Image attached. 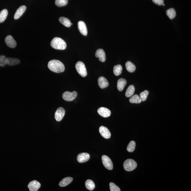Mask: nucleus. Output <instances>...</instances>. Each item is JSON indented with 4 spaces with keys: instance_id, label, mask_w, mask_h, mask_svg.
Wrapping results in <instances>:
<instances>
[{
    "instance_id": "1",
    "label": "nucleus",
    "mask_w": 191,
    "mask_h": 191,
    "mask_svg": "<svg viewBox=\"0 0 191 191\" xmlns=\"http://www.w3.org/2000/svg\"><path fill=\"white\" fill-rule=\"evenodd\" d=\"M48 67L50 70L56 73H61L64 71V65L60 61L53 60L50 61L48 64Z\"/></svg>"
},
{
    "instance_id": "2",
    "label": "nucleus",
    "mask_w": 191,
    "mask_h": 191,
    "mask_svg": "<svg viewBox=\"0 0 191 191\" xmlns=\"http://www.w3.org/2000/svg\"><path fill=\"white\" fill-rule=\"evenodd\" d=\"M51 45L53 48L56 49L63 50L67 47V44L65 41L61 38L55 37L51 41Z\"/></svg>"
},
{
    "instance_id": "3",
    "label": "nucleus",
    "mask_w": 191,
    "mask_h": 191,
    "mask_svg": "<svg viewBox=\"0 0 191 191\" xmlns=\"http://www.w3.org/2000/svg\"><path fill=\"white\" fill-rule=\"evenodd\" d=\"M137 167V163L133 159H127L124 163V168L127 171H132L135 169Z\"/></svg>"
},
{
    "instance_id": "4",
    "label": "nucleus",
    "mask_w": 191,
    "mask_h": 191,
    "mask_svg": "<svg viewBox=\"0 0 191 191\" xmlns=\"http://www.w3.org/2000/svg\"><path fill=\"white\" fill-rule=\"evenodd\" d=\"M77 71L81 76L85 77L87 75V72L85 64L81 61H78L75 65Z\"/></svg>"
},
{
    "instance_id": "5",
    "label": "nucleus",
    "mask_w": 191,
    "mask_h": 191,
    "mask_svg": "<svg viewBox=\"0 0 191 191\" xmlns=\"http://www.w3.org/2000/svg\"><path fill=\"white\" fill-rule=\"evenodd\" d=\"M77 96V93L76 91L72 92L69 91L65 92L63 95V97L64 100L67 101H72L76 98Z\"/></svg>"
},
{
    "instance_id": "6",
    "label": "nucleus",
    "mask_w": 191,
    "mask_h": 191,
    "mask_svg": "<svg viewBox=\"0 0 191 191\" xmlns=\"http://www.w3.org/2000/svg\"><path fill=\"white\" fill-rule=\"evenodd\" d=\"M102 161L104 166L108 170L113 169V164L110 158L106 155H103L102 157Z\"/></svg>"
},
{
    "instance_id": "7",
    "label": "nucleus",
    "mask_w": 191,
    "mask_h": 191,
    "mask_svg": "<svg viewBox=\"0 0 191 191\" xmlns=\"http://www.w3.org/2000/svg\"><path fill=\"white\" fill-rule=\"evenodd\" d=\"M5 41L7 45L10 48H15L17 45L16 41L11 35L7 36L5 38Z\"/></svg>"
},
{
    "instance_id": "8",
    "label": "nucleus",
    "mask_w": 191,
    "mask_h": 191,
    "mask_svg": "<svg viewBox=\"0 0 191 191\" xmlns=\"http://www.w3.org/2000/svg\"><path fill=\"white\" fill-rule=\"evenodd\" d=\"M41 186V184L35 180L31 182L28 185V187L30 191H38Z\"/></svg>"
},
{
    "instance_id": "9",
    "label": "nucleus",
    "mask_w": 191,
    "mask_h": 191,
    "mask_svg": "<svg viewBox=\"0 0 191 191\" xmlns=\"http://www.w3.org/2000/svg\"><path fill=\"white\" fill-rule=\"evenodd\" d=\"M65 113V109L62 107L57 109L55 113V119L56 121H60L63 119Z\"/></svg>"
},
{
    "instance_id": "10",
    "label": "nucleus",
    "mask_w": 191,
    "mask_h": 191,
    "mask_svg": "<svg viewBox=\"0 0 191 191\" xmlns=\"http://www.w3.org/2000/svg\"><path fill=\"white\" fill-rule=\"evenodd\" d=\"M78 28L79 32L82 35L87 36L88 35V30L86 25L84 22L79 21L78 22Z\"/></svg>"
},
{
    "instance_id": "11",
    "label": "nucleus",
    "mask_w": 191,
    "mask_h": 191,
    "mask_svg": "<svg viewBox=\"0 0 191 191\" xmlns=\"http://www.w3.org/2000/svg\"><path fill=\"white\" fill-rule=\"evenodd\" d=\"M99 132L101 136L105 138L109 139L111 137L110 132L106 127L100 126L99 128Z\"/></svg>"
},
{
    "instance_id": "12",
    "label": "nucleus",
    "mask_w": 191,
    "mask_h": 191,
    "mask_svg": "<svg viewBox=\"0 0 191 191\" xmlns=\"http://www.w3.org/2000/svg\"><path fill=\"white\" fill-rule=\"evenodd\" d=\"M99 114L104 118L109 117L111 115V112L109 109L104 107L99 108L97 111Z\"/></svg>"
},
{
    "instance_id": "13",
    "label": "nucleus",
    "mask_w": 191,
    "mask_h": 191,
    "mask_svg": "<svg viewBox=\"0 0 191 191\" xmlns=\"http://www.w3.org/2000/svg\"><path fill=\"white\" fill-rule=\"evenodd\" d=\"M90 155L86 152H83L79 154L77 156V160L80 163L87 162L89 160Z\"/></svg>"
},
{
    "instance_id": "14",
    "label": "nucleus",
    "mask_w": 191,
    "mask_h": 191,
    "mask_svg": "<svg viewBox=\"0 0 191 191\" xmlns=\"http://www.w3.org/2000/svg\"><path fill=\"white\" fill-rule=\"evenodd\" d=\"M95 56L98 58L99 60L102 62H104L106 60V54L102 49H99L96 51Z\"/></svg>"
},
{
    "instance_id": "15",
    "label": "nucleus",
    "mask_w": 191,
    "mask_h": 191,
    "mask_svg": "<svg viewBox=\"0 0 191 191\" xmlns=\"http://www.w3.org/2000/svg\"><path fill=\"white\" fill-rule=\"evenodd\" d=\"M26 7L25 5H22L17 9L14 16V19L15 20L20 18L26 11Z\"/></svg>"
},
{
    "instance_id": "16",
    "label": "nucleus",
    "mask_w": 191,
    "mask_h": 191,
    "mask_svg": "<svg viewBox=\"0 0 191 191\" xmlns=\"http://www.w3.org/2000/svg\"><path fill=\"white\" fill-rule=\"evenodd\" d=\"M98 84L99 86L101 89H104L108 87L109 85V83L106 78L103 77H99L98 80Z\"/></svg>"
},
{
    "instance_id": "17",
    "label": "nucleus",
    "mask_w": 191,
    "mask_h": 191,
    "mask_svg": "<svg viewBox=\"0 0 191 191\" xmlns=\"http://www.w3.org/2000/svg\"><path fill=\"white\" fill-rule=\"evenodd\" d=\"M20 63V61L18 59L10 57L6 59V64L9 66H14L19 64Z\"/></svg>"
},
{
    "instance_id": "18",
    "label": "nucleus",
    "mask_w": 191,
    "mask_h": 191,
    "mask_svg": "<svg viewBox=\"0 0 191 191\" xmlns=\"http://www.w3.org/2000/svg\"><path fill=\"white\" fill-rule=\"evenodd\" d=\"M127 84V81L124 78H120L118 80L117 82V88L119 91H122Z\"/></svg>"
},
{
    "instance_id": "19",
    "label": "nucleus",
    "mask_w": 191,
    "mask_h": 191,
    "mask_svg": "<svg viewBox=\"0 0 191 191\" xmlns=\"http://www.w3.org/2000/svg\"><path fill=\"white\" fill-rule=\"evenodd\" d=\"M73 180L72 177H67L63 178L59 183L61 187H65L70 184Z\"/></svg>"
},
{
    "instance_id": "20",
    "label": "nucleus",
    "mask_w": 191,
    "mask_h": 191,
    "mask_svg": "<svg viewBox=\"0 0 191 191\" xmlns=\"http://www.w3.org/2000/svg\"><path fill=\"white\" fill-rule=\"evenodd\" d=\"M59 21L61 23L66 27H70L71 25H72L70 20L66 17H60L59 18Z\"/></svg>"
},
{
    "instance_id": "21",
    "label": "nucleus",
    "mask_w": 191,
    "mask_h": 191,
    "mask_svg": "<svg viewBox=\"0 0 191 191\" xmlns=\"http://www.w3.org/2000/svg\"><path fill=\"white\" fill-rule=\"evenodd\" d=\"M126 67L129 72L132 73L135 71L136 68L134 64L130 61H127L126 63Z\"/></svg>"
},
{
    "instance_id": "22",
    "label": "nucleus",
    "mask_w": 191,
    "mask_h": 191,
    "mask_svg": "<svg viewBox=\"0 0 191 191\" xmlns=\"http://www.w3.org/2000/svg\"><path fill=\"white\" fill-rule=\"evenodd\" d=\"M8 15V11L6 9L1 10L0 12V23H2L5 21Z\"/></svg>"
},
{
    "instance_id": "23",
    "label": "nucleus",
    "mask_w": 191,
    "mask_h": 191,
    "mask_svg": "<svg viewBox=\"0 0 191 191\" xmlns=\"http://www.w3.org/2000/svg\"><path fill=\"white\" fill-rule=\"evenodd\" d=\"M135 91V88L133 85H130L127 88L126 92L125 93V96L126 97H129L134 95Z\"/></svg>"
},
{
    "instance_id": "24",
    "label": "nucleus",
    "mask_w": 191,
    "mask_h": 191,
    "mask_svg": "<svg viewBox=\"0 0 191 191\" xmlns=\"http://www.w3.org/2000/svg\"><path fill=\"white\" fill-rule=\"evenodd\" d=\"M85 186L89 190L92 191L95 188V184L93 180H87L85 182Z\"/></svg>"
},
{
    "instance_id": "25",
    "label": "nucleus",
    "mask_w": 191,
    "mask_h": 191,
    "mask_svg": "<svg viewBox=\"0 0 191 191\" xmlns=\"http://www.w3.org/2000/svg\"><path fill=\"white\" fill-rule=\"evenodd\" d=\"M130 103H140L141 102L142 100L140 96L137 95H132L129 100Z\"/></svg>"
},
{
    "instance_id": "26",
    "label": "nucleus",
    "mask_w": 191,
    "mask_h": 191,
    "mask_svg": "<svg viewBox=\"0 0 191 191\" xmlns=\"http://www.w3.org/2000/svg\"><path fill=\"white\" fill-rule=\"evenodd\" d=\"M122 68L121 65H118L114 67L113 72L116 76H118L122 73Z\"/></svg>"
},
{
    "instance_id": "27",
    "label": "nucleus",
    "mask_w": 191,
    "mask_h": 191,
    "mask_svg": "<svg viewBox=\"0 0 191 191\" xmlns=\"http://www.w3.org/2000/svg\"><path fill=\"white\" fill-rule=\"evenodd\" d=\"M166 14L170 19H173L175 17L176 12L174 8H170L167 10Z\"/></svg>"
},
{
    "instance_id": "28",
    "label": "nucleus",
    "mask_w": 191,
    "mask_h": 191,
    "mask_svg": "<svg viewBox=\"0 0 191 191\" xmlns=\"http://www.w3.org/2000/svg\"><path fill=\"white\" fill-rule=\"evenodd\" d=\"M135 142L134 141H131L128 144L127 146V150L129 152H132L135 150Z\"/></svg>"
},
{
    "instance_id": "29",
    "label": "nucleus",
    "mask_w": 191,
    "mask_h": 191,
    "mask_svg": "<svg viewBox=\"0 0 191 191\" xmlns=\"http://www.w3.org/2000/svg\"><path fill=\"white\" fill-rule=\"evenodd\" d=\"M68 3V0H56L55 2L56 5L59 7L65 6Z\"/></svg>"
},
{
    "instance_id": "30",
    "label": "nucleus",
    "mask_w": 191,
    "mask_h": 191,
    "mask_svg": "<svg viewBox=\"0 0 191 191\" xmlns=\"http://www.w3.org/2000/svg\"><path fill=\"white\" fill-rule=\"evenodd\" d=\"M149 93L148 91L146 90L140 93V97L142 101H145L146 100Z\"/></svg>"
},
{
    "instance_id": "31",
    "label": "nucleus",
    "mask_w": 191,
    "mask_h": 191,
    "mask_svg": "<svg viewBox=\"0 0 191 191\" xmlns=\"http://www.w3.org/2000/svg\"><path fill=\"white\" fill-rule=\"evenodd\" d=\"M110 190L111 191H120V188L112 182H111L109 184Z\"/></svg>"
},
{
    "instance_id": "32",
    "label": "nucleus",
    "mask_w": 191,
    "mask_h": 191,
    "mask_svg": "<svg viewBox=\"0 0 191 191\" xmlns=\"http://www.w3.org/2000/svg\"><path fill=\"white\" fill-rule=\"evenodd\" d=\"M6 59L5 56H0V66H4L6 64Z\"/></svg>"
},
{
    "instance_id": "33",
    "label": "nucleus",
    "mask_w": 191,
    "mask_h": 191,
    "mask_svg": "<svg viewBox=\"0 0 191 191\" xmlns=\"http://www.w3.org/2000/svg\"><path fill=\"white\" fill-rule=\"evenodd\" d=\"M152 1L154 3L158 5H161L164 4V0H152Z\"/></svg>"
}]
</instances>
